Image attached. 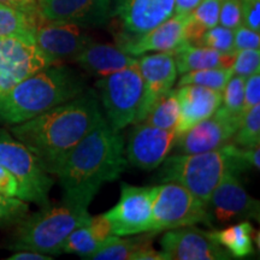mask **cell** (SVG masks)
<instances>
[{
	"mask_svg": "<svg viewBox=\"0 0 260 260\" xmlns=\"http://www.w3.org/2000/svg\"><path fill=\"white\" fill-rule=\"evenodd\" d=\"M95 86L102 98L106 122L113 130L119 132L135 123L144 96V80L138 63L102 77Z\"/></svg>",
	"mask_w": 260,
	"mask_h": 260,
	"instance_id": "52a82bcc",
	"label": "cell"
},
{
	"mask_svg": "<svg viewBox=\"0 0 260 260\" xmlns=\"http://www.w3.org/2000/svg\"><path fill=\"white\" fill-rule=\"evenodd\" d=\"M233 75L232 68H213V69L195 70L183 74V76L177 82V87L184 86V84H199V86L222 92Z\"/></svg>",
	"mask_w": 260,
	"mask_h": 260,
	"instance_id": "f1b7e54d",
	"label": "cell"
},
{
	"mask_svg": "<svg viewBox=\"0 0 260 260\" xmlns=\"http://www.w3.org/2000/svg\"><path fill=\"white\" fill-rule=\"evenodd\" d=\"M81 68L93 76L104 77L138 63V58L118 46L92 42L74 58Z\"/></svg>",
	"mask_w": 260,
	"mask_h": 260,
	"instance_id": "44dd1931",
	"label": "cell"
},
{
	"mask_svg": "<svg viewBox=\"0 0 260 260\" xmlns=\"http://www.w3.org/2000/svg\"><path fill=\"white\" fill-rule=\"evenodd\" d=\"M243 100H245V77L233 75L222 90V106L233 116L241 118Z\"/></svg>",
	"mask_w": 260,
	"mask_h": 260,
	"instance_id": "f546056e",
	"label": "cell"
},
{
	"mask_svg": "<svg viewBox=\"0 0 260 260\" xmlns=\"http://www.w3.org/2000/svg\"><path fill=\"white\" fill-rule=\"evenodd\" d=\"M80 25L61 21H47L42 18L35 28L32 37L39 48L53 63L61 59H74L93 39Z\"/></svg>",
	"mask_w": 260,
	"mask_h": 260,
	"instance_id": "5bb4252c",
	"label": "cell"
},
{
	"mask_svg": "<svg viewBox=\"0 0 260 260\" xmlns=\"http://www.w3.org/2000/svg\"><path fill=\"white\" fill-rule=\"evenodd\" d=\"M233 144L240 147H256L260 144V104L242 113Z\"/></svg>",
	"mask_w": 260,
	"mask_h": 260,
	"instance_id": "83f0119b",
	"label": "cell"
},
{
	"mask_svg": "<svg viewBox=\"0 0 260 260\" xmlns=\"http://www.w3.org/2000/svg\"><path fill=\"white\" fill-rule=\"evenodd\" d=\"M181 107L176 90H169L144 118V123L155 128L177 130L180 123Z\"/></svg>",
	"mask_w": 260,
	"mask_h": 260,
	"instance_id": "d4e9b609",
	"label": "cell"
},
{
	"mask_svg": "<svg viewBox=\"0 0 260 260\" xmlns=\"http://www.w3.org/2000/svg\"><path fill=\"white\" fill-rule=\"evenodd\" d=\"M258 104H260V73L256 71V73L245 79L243 112L254 105H258Z\"/></svg>",
	"mask_w": 260,
	"mask_h": 260,
	"instance_id": "74e56055",
	"label": "cell"
},
{
	"mask_svg": "<svg viewBox=\"0 0 260 260\" xmlns=\"http://www.w3.org/2000/svg\"><path fill=\"white\" fill-rule=\"evenodd\" d=\"M160 165L159 181L181 184L205 204L226 175H240L248 170L239 157L237 146L233 142L203 153H176L165 159Z\"/></svg>",
	"mask_w": 260,
	"mask_h": 260,
	"instance_id": "277c9868",
	"label": "cell"
},
{
	"mask_svg": "<svg viewBox=\"0 0 260 260\" xmlns=\"http://www.w3.org/2000/svg\"><path fill=\"white\" fill-rule=\"evenodd\" d=\"M88 209L65 204L42 206L30 217L19 220L11 248L56 255L63 253V245L73 230L88 223Z\"/></svg>",
	"mask_w": 260,
	"mask_h": 260,
	"instance_id": "5b68a950",
	"label": "cell"
},
{
	"mask_svg": "<svg viewBox=\"0 0 260 260\" xmlns=\"http://www.w3.org/2000/svg\"><path fill=\"white\" fill-rule=\"evenodd\" d=\"M161 251L169 260H225L232 255L219 246L210 233L194 225L170 229L160 239Z\"/></svg>",
	"mask_w": 260,
	"mask_h": 260,
	"instance_id": "4fadbf2b",
	"label": "cell"
},
{
	"mask_svg": "<svg viewBox=\"0 0 260 260\" xmlns=\"http://www.w3.org/2000/svg\"><path fill=\"white\" fill-rule=\"evenodd\" d=\"M0 4L12 6V8L27 12L29 15L41 16L39 12L37 0H0Z\"/></svg>",
	"mask_w": 260,
	"mask_h": 260,
	"instance_id": "ab89813d",
	"label": "cell"
},
{
	"mask_svg": "<svg viewBox=\"0 0 260 260\" xmlns=\"http://www.w3.org/2000/svg\"><path fill=\"white\" fill-rule=\"evenodd\" d=\"M178 135L177 130H165L144 122L138 123L130 133L128 145L124 148L126 161L141 170H154L169 157Z\"/></svg>",
	"mask_w": 260,
	"mask_h": 260,
	"instance_id": "7c38bea8",
	"label": "cell"
},
{
	"mask_svg": "<svg viewBox=\"0 0 260 260\" xmlns=\"http://www.w3.org/2000/svg\"><path fill=\"white\" fill-rule=\"evenodd\" d=\"M125 168L124 140L104 119L81 140L58 171L63 201L88 209L100 188L117 180Z\"/></svg>",
	"mask_w": 260,
	"mask_h": 260,
	"instance_id": "7a4b0ae2",
	"label": "cell"
},
{
	"mask_svg": "<svg viewBox=\"0 0 260 260\" xmlns=\"http://www.w3.org/2000/svg\"><path fill=\"white\" fill-rule=\"evenodd\" d=\"M41 17L69 22L83 28L106 24L112 16V0H37Z\"/></svg>",
	"mask_w": 260,
	"mask_h": 260,
	"instance_id": "ac0fdd59",
	"label": "cell"
},
{
	"mask_svg": "<svg viewBox=\"0 0 260 260\" xmlns=\"http://www.w3.org/2000/svg\"><path fill=\"white\" fill-rule=\"evenodd\" d=\"M206 205L211 217L222 224L247 218L259 219V201L247 193L236 174L226 175Z\"/></svg>",
	"mask_w": 260,
	"mask_h": 260,
	"instance_id": "2e32d148",
	"label": "cell"
},
{
	"mask_svg": "<svg viewBox=\"0 0 260 260\" xmlns=\"http://www.w3.org/2000/svg\"><path fill=\"white\" fill-rule=\"evenodd\" d=\"M152 233L197 224L213 225L207 205L181 184L162 182L152 188Z\"/></svg>",
	"mask_w": 260,
	"mask_h": 260,
	"instance_id": "8992f818",
	"label": "cell"
},
{
	"mask_svg": "<svg viewBox=\"0 0 260 260\" xmlns=\"http://www.w3.org/2000/svg\"><path fill=\"white\" fill-rule=\"evenodd\" d=\"M220 3L222 0H203L189 14L191 21L205 30L217 25L219 19Z\"/></svg>",
	"mask_w": 260,
	"mask_h": 260,
	"instance_id": "1f68e13d",
	"label": "cell"
},
{
	"mask_svg": "<svg viewBox=\"0 0 260 260\" xmlns=\"http://www.w3.org/2000/svg\"><path fill=\"white\" fill-rule=\"evenodd\" d=\"M152 188L122 183L121 197L104 213L112 224L113 235L132 236L152 230Z\"/></svg>",
	"mask_w": 260,
	"mask_h": 260,
	"instance_id": "30bf717a",
	"label": "cell"
},
{
	"mask_svg": "<svg viewBox=\"0 0 260 260\" xmlns=\"http://www.w3.org/2000/svg\"><path fill=\"white\" fill-rule=\"evenodd\" d=\"M104 119L96 94L83 90L69 102L10 130L34 153L47 174L57 176L70 152Z\"/></svg>",
	"mask_w": 260,
	"mask_h": 260,
	"instance_id": "6da1fadb",
	"label": "cell"
},
{
	"mask_svg": "<svg viewBox=\"0 0 260 260\" xmlns=\"http://www.w3.org/2000/svg\"><path fill=\"white\" fill-rule=\"evenodd\" d=\"M259 31L253 30L243 24L234 29V50L235 52L241 50H259Z\"/></svg>",
	"mask_w": 260,
	"mask_h": 260,
	"instance_id": "d590c367",
	"label": "cell"
},
{
	"mask_svg": "<svg viewBox=\"0 0 260 260\" xmlns=\"http://www.w3.org/2000/svg\"><path fill=\"white\" fill-rule=\"evenodd\" d=\"M133 260H169V256L162 251H155L152 245H149L136 252Z\"/></svg>",
	"mask_w": 260,
	"mask_h": 260,
	"instance_id": "60d3db41",
	"label": "cell"
},
{
	"mask_svg": "<svg viewBox=\"0 0 260 260\" xmlns=\"http://www.w3.org/2000/svg\"><path fill=\"white\" fill-rule=\"evenodd\" d=\"M84 90L81 75L68 67H47L0 95V122L18 124L34 118Z\"/></svg>",
	"mask_w": 260,
	"mask_h": 260,
	"instance_id": "3957f363",
	"label": "cell"
},
{
	"mask_svg": "<svg viewBox=\"0 0 260 260\" xmlns=\"http://www.w3.org/2000/svg\"><path fill=\"white\" fill-rule=\"evenodd\" d=\"M240 118L220 105L209 118L178 135L175 149L180 154L203 153L222 148L235 135Z\"/></svg>",
	"mask_w": 260,
	"mask_h": 260,
	"instance_id": "8fae6325",
	"label": "cell"
},
{
	"mask_svg": "<svg viewBox=\"0 0 260 260\" xmlns=\"http://www.w3.org/2000/svg\"><path fill=\"white\" fill-rule=\"evenodd\" d=\"M254 229L249 222H241L236 225L228 226L222 230H213L210 236L226 249L233 258H246L254 253L253 247V235Z\"/></svg>",
	"mask_w": 260,
	"mask_h": 260,
	"instance_id": "603a6c76",
	"label": "cell"
},
{
	"mask_svg": "<svg viewBox=\"0 0 260 260\" xmlns=\"http://www.w3.org/2000/svg\"><path fill=\"white\" fill-rule=\"evenodd\" d=\"M87 225L90 229V232L99 241L105 242L107 239L113 236L112 224L105 214H99V216H90Z\"/></svg>",
	"mask_w": 260,
	"mask_h": 260,
	"instance_id": "f35d334b",
	"label": "cell"
},
{
	"mask_svg": "<svg viewBox=\"0 0 260 260\" xmlns=\"http://www.w3.org/2000/svg\"><path fill=\"white\" fill-rule=\"evenodd\" d=\"M155 233L149 232L147 235L125 237L113 235L107 239L102 248L94 254L93 260H133L136 252L146 246L152 245Z\"/></svg>",
	"mask_w": 260,
	"mask_h": 260,
	"instance_id": "cb8c5ba5",
	"label": "cell"
},
{
	"mask_svg": "<svg viewBox=\"0 0 260 260\" xmlns=\"http://www.w3.org/2000/svg\"><path fill=\"white\" fill-rule=\"evenodd\" d=\"M218 24L229 29H236L242 24L241 3L240 0H222Z\"/></svg>",
	"mask_w": 260,
	"mask_h": 260,
	"instance_id": "e575fe53",
	"label": "cell"
},
{
	"mask_svg": "<svg viewBox=\"0 0 260 260\" xmlns=\"http://www.w3.org/2000/svg\"><path fill=\"white\" fill-rule=\"evenodd\" d=\"M53 64L39 48L32 34L0 38V95Z\"/></svg>",
	"mask_w": 260,
	"mask_h": 260,
	"instance_id": "9c48e42d",
	"label": "cell"
},
{
	"mask_svg": "<svg viewBox=\"0 0 260 260\" xmlns=\"http://www.w3.org/2000/svg\"><path fill=\"white\" fill-rule=\"evenodd\" d=\"M27 201L0 194V223L19 222L28 212Z\"/></svg>",
	"mask_w": 260,
	"mask_h": 260,
	"instance_id": "836d02e7",
	"label": "cell"
},
{
	"mask_svg": "<svg viewBox=\"0 0 260 260\" xmlns=\"http://www.w3.org/2000/svg\"><path fill=\"white\" fill-rule=\"evenodd\" d=\"M104 242L93 235L87 224L73 230L63 245V253L76 254L84 259H90L102 248Z\"/></svg>",
	"mask_w": 260,
	"mask_h": 260,
	"instance_id": "4316f807",
	"label": "cell"
},
{
	"mask_svg": "<svg viewBox=\"0 0 260 260\" xmlns=\"http://www.w3.org/2000/svg\"><path fill=\"white\" fill-rule=\"evenodd\" d=\"M0 165L14 175L18 182V199L39 206L50 204V190L54 181L41 167L39 159L10 133L0 132Z\"/></svg>",
	"mask_w": 260,
	"mask_h": 260,
	"instance_id": "ba28073f",
	"label": "cell"
},
{
	"mask_svg": "<svg viewBox=\"0 0 260 260\" xmlns=\"http://www.w3.org/2000/svg\"><path fill=\"white\" fill-rule=\"evenodd\" d=\"M138 64L144 80V96L135 123L144 121L152 107L172 88L178 75L170 52L142 54Z\"/></svg>",
	"mask_w": 260,
	"mask_h": 260,
	"instance_id": "9a60e30c",
	"label": "cell"
},
{
	"mask_svg": "<svg viewBox=\"0 0 260 260\" xmlns=\"http://www.w3.org/2000/svg\"><path fill=\"white\" fill-rule=\"evenodd\" d=\"M189 14H174L151 30L140 35H125L118 47L130 56H142L148 52H174L187 44L186 28Z\"/></svg>",
	"mask_w": 260,
	"mask_h": 260,
	"instance_id": "e0dca14e",
	"label": "cell"
},
{
	"mask_svg": "<svg viewBox=\"0 0 260 260\" xmlns=\"http://www.w3.org/2000/svg\"><path fill=\"white\" fill-rule=\"evenodd\" d=\"M176 94L181 107L178 134L209 118L222 105V92L199 84H184L176 89Z\"/></svg>",
	"mask_w": 260,
	"mask_h": 260,
	"instance_id": "ffe728a7",
	"label": "cell"
},
{
	"mask_svg": "<svg viewBox=\"0 0 260 260\" xmlns=\"http://www.w3.org/2000/svg\"><path fill=\"white\" fill-rule=\"evenodd\" d=\"M9 260H52L51 255L42 254V253L32 252V251H19L11 256Z\"/></svg>",
	"mask_w": 260,
	"mask_h": 260,
	"instance_id": "b9f144b4",
	"label": "cell"
},
{
	"mask_svg": "<svg viewBox=\"0 0 260 260\" xmlns=\"http://www.w3.org/2000/svg\"><path fill=\"white\" fill-rule=\"evenodd\" d=\"M201 2L203 0H175V14H190Z\"/></svg>",
	"mask_w": 260,
	"mask_h": 260,
	"instance_id": "7bdbcfd3",
	"label": "cell"
},
{
	"mask_svg": "<svg viewBox=\"0 0 260 260\" xmlns=\"http://www.w3.org/2000/svg\"><path fill=\"white\" fill-rule=\"evenodd\" d=\"M242 24L260 31V0H240Z\"/></svg>",
	"mask_w": 260,
	"mask_h": 260,
	"instance_id": "8d00e7d4",
	"label": "cell"
},
{
	"mask_svg": "<svg viewBox=\"0 0 260 260\" xmlns=\"http://www.w3.org/2000/svg\"><path fill=\"white\" fill-rule=\"evenodd\" d=\"M175 59L178 74H187L195 70L213 68H232L235 53H222L213 48L197 46L189 42L170 52Z\"/></svg>",
	"mask_w": 260,
	"mask_h": 260,
	"instance_id": "7402d4cb",
	"label": "cell"
},
{
	"mask_svg": "<svg viewBox=\"0 0 260 260\" xmlns=\"http://www.w3.org/2000/svg\"><path fill=\"white\" fill-rule=\"evenodd\" d=\"M197 46L210 47L222 53H236L234 50V30L220 24L214 25L201 35Z\"/></svg>",
	"mask_w": 260,
	"mask_h": 260,
	"instance_id": "4dcf8cb0",
	"label": "cell"
},
{
	"mask_svg": "<svg viewBox=\"0 0 260 260\" xmlns=\"http://www.w3.org/2000/svg\"><path fill=\"white\" fill-rule=\"evenodd\" d=\"M112 14L122 22L125 35H140L175 14V0H115Z\"/></svg>",
	"mask_w": 260,
	"mask_h": 260,
	"instance_id": "d6986e66",
	"label": "cell"
},
{
	"mask_svg": "<svg viewBox=\"0 0 260 260\" xmlns=\"http://www.w3.org/2000/svg\"><path fill=\"white\" fill-rule=\"evenodd\" d=\"M41 19V16L29 15L12 6L0 4V38L32 34Z\"/></svg>",
	"mask_w": 260,
	"mask_h": 260,
	"instance_id": "484cf974",
	"label": "cell"
},
{
	"mask_svg": "<svg viewBox=\"0 0 260 260\" xmlns=\"http://www.w3.org/2000/svg\"><path fill=\"white\" fill-rule=\"evenodd\" d=\"M260 68V51L259 50H241L235 53L232 70L234 75L241 77H248Z\"/></svg>",
	"mask_w": 260,
	"mask_h": 260,
	"instance_id": "d6a6232c",
	"label": "cell"
}]
</instances>
